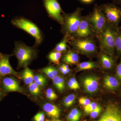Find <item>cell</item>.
I'll return each instance as SVG.
<instances>
[{"instance_id":"cell-41","label":"cell","mask_w":121,"mask_h":121,"mask_svg":"<svg viewBox=\"0 0 121 121\" xmlns=\"http://www.w3.org/2000/svg\"><path fill=\"white\" fill-rule=\"evenodd\" d=\"M63 66L64 68L65 69H69V67L68 65H66V64H63L62 65Z\"/></svg>"},{"instance_id":"cell-5","label":"cell","mask_w":121,"mask_h":121,"mask_svg":"<svg viewBox=\"0 0 121 121\" xmlns=\"http://www.w3.org/2000/svg\"><path fill=\"white\" fill-rule=\"evenodd\" d=\"M12 23L18 28L24 30L31 35L35 39L37 43L40 44L43 40L39 29L35 25L24 18H17L13 20Z\"/></svg>"},{"instance_id":"cell-2","label":"cell","mask_w":121,"mask_h":121,"mask_svg":"<svg viewBox=\"0 0 121 121\" xmlns=\"http://www.w3.org/2000/svg\"><path fill=\"white\" fill-rule=\"evenodd\" d=\"M86 17L93 33L98 36L102 32L108 23L105 16L99 6L95 4L92 12Z\"/></svg>"},{"instance_id":"cell-43","label":"cell","mask_w":121,"mask_h":121,"mask_svg":"<svg viewBox=\"0 0 121 121\" xmlns=\"http://www.w3.org/2000/svg\"><path fill=\"white\" fill-rule=\"evenodd\" d=\"M112 0L117 4H121V0Z\"/></svg>"},{"instance_id":"cell-23","label":"cell","mask_w":121,"mask_h":121,"mask_svg":"<svg viewBox=\"0 0 121 121\" xmlns=\"http://www.w3.org/2000/svg\"><path fill=\"white\" fill-rule=\"evenodd\" d=\"M62 56L61 52L54 51L49 54L48 58L51 62L56 65H58L60 63V59Z\"/></svg>"},{"instance_id":"cell-27","label":"cell","mask_w":121,"mask_h":121,"mask_svg":"<svg viewBox=\"0 0 121 121\" xmlns=\"http://www.w3.org/2000/svg\"><path fill=\"white\" fill-rule=\"evenodd\" d=\"M33 80L39 86H43L47 82L46 78L40 74H37L34 75Z\"/></svg>"},{"instance_id":"cell-4","label":"cell","mask_w":121,"mask_h":121,"mask_svg":"<svg viewBox=\"0 0 121 121\" xmlns=\"http://www.w3.org/2000/svg\"><path fill=\"white\" fill-rule=\"evenodd\" d=\"M70 43L74 49L78 52L86 55H92L97 51L95 41L89 37L83 39L72 38L69 39Z\"/></svg>"},{"instance_id":"cell-13","label":"cell","mask_w":121,"mask_h":121,"mask_svg":"<svg viewBox=\"0 0 121 121\" xmlns=\"http://www.w3.org/2000/svg\"><path fill=\"white\" fill-rule=\"evenodd\" d=\"M16 73V72L10 65L9 56H0V77Z\"/></svg>"},{"instance_id":"cell-40","label":"cell","mask_w":121,"mask_h":121,"mask_svg":"<svg viewBox=\"0 0 121 121\" xmlns=\"http://www.w3.org/2000/svg\"><path fill=\"white\" fill-rule=\"evenodd\" d=\"M64 70H65V69H64L63 67V66L62 65L60 68V71L61 73H62L64 71Z\"/></svg>"},{"instance_id":"cell-26","label":"cell","mask_w":121,"mask_h":121,"mask_svg":"<svg viewBox=\"0 0 121 121\" xmlns=\"http://www.w3.org/2000/svg\"><path fill=\"white\" fill-rule=\"evenodd\" d=\"M76 98V95L74 94H71L68 95L64 99V105L67 107L71 106L74 103Z\"/></svg>"},{"instance_id":"cell-22","label":"cell","mask_w":121,"mask_h":121,"mask_svg":"<svg viewBox=\"0 0 121 121\" xmlns=\"http://www.w3.org/2000/svg\"><path fill=\"white\" fill-rule=\"evenodd\" d=\"M82 115L80 110L76 108H74L71 111L68 116V119L69 121H79Z\"/></svg>"},{"instance_id":"cell-39","label":"cell","mask_w":121,"mask_h":121,"mask_svg":"<svg viewBox=\"0 0 121 121\" xmlns=\"http://www.w3.org/2000/svg\"><path fill=\"white\" fill-rule=\"evenodd\" d=\"M4 93L2 90L0 88V101L2 99V97L4 96Z\"/></svg>"},{"instance_id":"cell-28","label":"cell","mask_w":121,"mask_h":121,"mask_svg":"<svg viewBox=\"0 0 121 121\" xmlns=\"http://www.w3.org/2000/svg\"><path fill=\"white\" fill-rule=\"evenodd\" d=\"M29 89L30 93L35 95H37L39 94L40 91L39 87L35 82H33L29 84Z\"/></svg>"},{"instance_id":"cell-21","label":"cell","mask_w":121,"mask_h":121,"mask_svg":"<svg viewBox=\"0 0 121 121\" xmlns=\"http://www.w3.org/2000/svg\"><path fill=\"white\" fill-rule=\"evenodd\" d=\"M97 65L95 63L92 62H84L78 64L77 68L79 70H84L94 69L97 67Z\"/></svg>"},{"instance_id":"cell-3","label":"cell","mask_w":121,"mask_h":121,"mask_svg":"<svg viewBox=\"0 0 121 121\" xmlns=\"http://www.w3.org/2000/svg\"><path fill=\"white\" fill-rule=\"evenodd\" d=\"M115 32L116 31L107 23L102 32L97 36L102 50L108 53H113L115 48Z\"/></svg>"},{"instance_id":"cell-10","label":"cell","mask_w":121,"mask_h":121,"mask_svg":"<svg viewBox=\"0 0 121 121\" xmlns=\"http://www.w3.org/2000/svg\"><path fill=\"white\" fill-rule=\"evenodd\" d=\"M93 33L87 17L86 16L82 17L77 31L73 38L75 39L87 38L93 35Z\"/></svg>"},{"instance_id":"cell-11","label":"cell","mask_w":121,"mask_h":121,"mask_svg":"<svg viewBox=\"0 0 121 121\" xmlns=\"http://www.w3.org/2000/svg\"><path fill=\"white\" fill-rule=\"evenodd\" d=\"M4 90L7 92H21L22 89L17 81L12 77H5L2 82Z\"/></svg>"},{"instance_id":"cell-19","label":"cell","mask_w":121,"mask_h":121,"mask_svg":"<svg viewBox=\"0 0 121 121\" xmlns=\"http://www.w3.org/2000/svg\"><path fill=\"white\" fill-rule=\"evenodd\" d=\"M22 76L24 82L27 85L33 82V75L32 71L28 68H26L23 72Z\"/></svg>"},{"instance_id":"cell-33","label":"cell","mask_w":121,"mask_h":121,"mask_svg":"<svg viewBox=\"0 0 121 121\" xmlns=\"http://www.w3.org/2000/svg\"><path fill=\"white\" fill-rule=\"evenodd\" d=\"M45 115L43 112H39L34 117V119L35 121H44Z\"/></svg>"},{"instance_id":"cell-35","label":"cell","mask_w":121,"mask_h":121,"mask_svg":"<svg viewBox=\"0 0 121 121\" xmlns=\"http://www.w3.org/2000/svg\"><path fill=\"white\" fill-rule=\"evenodd\" d=\"M68 85L69 88L72 89V90H76L78 89V88L70 80H69L68 81Z\"/></svg>"},{"instance_id":"cell-30","label":"cell","mask_w":121,"mask_h":121,"mask_svg":"<svg viewBox=\"0 0 121 121\" xmlns=\"http://www.w3.org/2000/svg\"><path fill=\"white\" fill-rule=\"evenodd\" d=\"M98 105V104L96 103L91 102L87 105L84 106V112L86 114H90L97 107Z\"/></svg>"},{"instance_id":"cell-34","label":"cell","mask_w":121,"mask_h":121,"mask_svg":"<svg viewBox=\"0 0 121 121\" xmlns=\"http://www.w3.org/2000/svg\"><path fill=\"white\" fill-rule=\"evenodd\" d=\"M117 74L118 78L121 80V60L117 66Z\"/></svg>"},{"instance_id":"cell-17","label":"cell","mask_w":121,"mask_h":121,"mask_svg":"<svg viewBox=\"0 0 121 121\" xmlns=\"http://www.w3.org/2000/svg\"><path fill=\"white\" fill-rule=\"evenodd\" d=\"M99 59L102 66L104 69H110L113 67L114 61L113 59L106 54L102 53L99 56Z\"/></svg>"},{"instance_id":"cell-20","label":"cell","mask_w":121,"mask_h":121,"mask_svg":"<svg viewBox=\"0 0 121 121\" xmlns=\"http://www.w3.org/2000/svg\"><path fill=\"white\" fill-rule=\"evenodd\" d=\"M41 71L52 79L58 75V70L52 66L44 68L41 70Z\"/></svg>"},{"instance_id":"cell-29","label":"cell","mask_w":121,"mask_h":121,"mask_svg":"<svg viewBox=\"0 0 121 121\" xmlns=\"http://www.w3.org/2000/svg\"><path fill=\"white\" fill-rule=\"evenodd\" d=\"M46 97L51 101H54L58 98V96L52 89H48L46 91Z\"/></svg>"},{"instance_id":"cell-24","label":"cell","mask_w":121,"mask_h":121,"mask_svg":"<svg viewBox=\"0 0 121 121\" xmlns=\"http://www.w3.org/2000/svg\"><path fill=\"white\" fill-rule=\"evenodd\" d=\"M115 44L117 52L121 54V29L116 31Z\"/></svg>"},{"instance_id":"cell-25","label":"cell","mask_w":121,"mask_h":121,"mask_svg":"<svg viewBox=\"0 0 121 121\" xmlns=\"http://www.w3.org/2000/svg\"><path fill=\"white\" fill-rule=\"evenodd\" d=\"M68 39L66 37L62 41L56 45L55 48L56 51L62 52L66 51L67 48V43Z\"/></svg>"},{"instance_id":"cell-38","label":"cell","mask_w":121,"mask_h":121,"mask_svg":"<svg viewBox=\"0 0 121 121\" xmlns=\"http://www.w3.org/2000/svg\"><path fill=\"white\" fill-rule=\"evenodd\" d=\"M70 71V69H65L64 71L63 72V73H62L64 75L68 73H69V72Z\"/></svg>"},{"instance_id":"cell-42","label":"cell","mask_w":121,"mask_h":121,"mask_svg":"<svg viewBox=\"0 0 121 121\" xmlns=\"http://www.w3.org/2000/svg\"><path fill=\"white\" fill-rule=\"evenodd\" d=\"M48 121H61V120H59L58 119H54V118H52V119H50V120H48Z\"/></svg>"},{"instance_id":"cell-12","label":"cell","mask_w":121,"mask_h":121,"mask_svg":"<svg viewBox=\"0 0 121 121\" xmlns=\"http://www.w3.org/2000/svg\"><path fill=\"white\" fill-rule=\"evenodd\" d=\"M82 83L85 91L87 93H93L98 89L99 82L98 78L93 76H86L83 79Z\"/></svg>"},{"instance_id":"cell-7","label":"cell","mask_w":121,"mask_h":121,"mask_svg":"<svg viewBox=\"0 0 121 121\" xmlns=\"http://www.w3.org/2000/svg\"><path fill=\"white\" fill-rule=\"evenodd\" d=\"M105 16L107 22L118 23L121 20V8L113 4H106L99 6Z\"/></svg>"},{"instance_id":"cell-16","label":"cell","mask_w":121,"mask_h":121,"mask_svg":"<svg viewBox=\"0 0 121 121\" xmlns=\"http://www.w3.org/2000/svg\"><path fill=\"white\" fill-rule=\"evenodd\" d=\"M79 58L76 52L69 51L64 55L63 60L67 64L75 65L77 64L79 61Z\"/></svg>"},{"instance_id":"cell-18","label":"cell","mask_w":121,"mask_h":121,"mask_svg":"<svg viewBox=\"0 0 121 121\" xmlns=\"http://www.w3.org/2000/svg\"><path fill=\"white\" fill-rule=\"evenodd\" d=\"M52 79L54 86L57 90L60 92H62L65 89V80L64 78L57 75Z\"/></svg>"},{"instance_id":"cell-8","label":"cell","mask_w":121,"mask_h":121,"mask_svg":"<svg viewBox=\"0 0 121 121\" xmlns=\"http://www.w3.org/2000/svg\"><path fill=\"white\" fill-rule=\"evenodd\" d=\"M44 5L48 13L51 17L60 24L63 23V16L62 9L57 0H44Z\"/></svg>"},{"instance_id":"cell-36","label":"cell","mask_w":121,"mask_h":121,"mask_svg":"<svg viewBox=\"0 0 121 121\" xmlns=\"http://www.w3.org/2000/svg\"><path fill=\"white\" fill-rule=\"evenodd\" d=\"M70 80L78 88V89H79L80 88V86H79L78 83V82L77 80H76V79L75 78H71Z\"/></svg>"},{"instance_id":"cell-1","label":"cell","mask_w":121,"mask_h":121,"mask_svg":"<svg viewBox=\"0 0 121 121\" xmlns=\"http://www.w3.org/2000/svg\"><path fill=\"white\" fill-rule=\"evenodd\" d=\"M83 10L82 8H78L73 12L63 16V31L68 40L73 38L77 31L82 17Z\"/></svg>"},{"instance_id":"cell-6","label":"cell","mask_w":121,"mask_h":121,"mask_svg":"<svg viewBox=\"0 0 121 121\" xmlns=\"http://www.w3.org/2000/svg\"><path fill=\"white\" fill-rule=\"evenodd\" d=\"M15 54L20 66H26L32 59L35 54V51L23 44H16Z\"/></svg>"},{"instance_id":"cell-31","label":"cell","mask_w":121,"mask_h":121,"mask_svg":"<svg viewBox=\"0 0 121 121\" xmlns=\"http://www.w3.org/2000/svg\"><path fill=\"white\" fill-rule=\"evenodd\" d=\"M101 107L99 105H98L97 107L90 113V116L92 118H95L97 117L101 112Z\"/></svg>"},{"instance_id":"cell-37","label":"cell","mask_w":121,"mask_h":121,"mask_svg":"<svg viewBox=\"0 0 121 121\" xmlns=\"http://www.w3.org/2000/svg\"><path fill=\"white\" fill-rule=\"evenodd\" d=\"M80 0L82 2L86 4H90L93 2L94 0Z\"/></svg>"},{"instance_id":"cell-14","label":"cell","mask_w":121,"mask_h":121,"mask_svg":"<svg viewBox=\"0 0 121 121\" xmlns=\"http://www.w3.org/2000/svg\"><path fill=\"white\" fill-rule=\"evenodd\" d=\"M44 110L48 115L54 119H58L60 117V110L58 106L49 103H45L43 106Z\"/></svg>"},{"instance_id":"cell-15","label":"cell","mask_w":121,"mask_h":121,"mask_svg":"<svg viewBox=\"0 0 121 121\" xmlns=\"http://www.w3.org/2000/svg\"><path fill=\"white\" fill-rule=\"evenodd\" d=\"M104 86L107 89L114 90L119 87L120 83L116 78L111 76H105L103 81Z\"/></svg>"},{"instance_id":"cell-32","label":"cell","mask_w":121,"mask_h":121,"mask_svg":"<svg viewBox=\"0 0 121 121\" xmlns=\"http://www.w3.org/2000/svg\"><path fill=\"white\" fill-rule=\"evenodd\" d=\"M79 102L80 105L84 106L90 104L91 102L90 100L89 99L85 97L80 98L79 99Z\"/></svg>"},{"instance_id":"cell-9","label":"cell","mask_w":121,"mask_h":121,"mask_svg":"<svg viewBox=\"0 0 121 121\" xmlns=\"http://www.w3.org/2000/svg\"><path fill=\"white\" fill-rule=\"evenodd\" d=\"M96 121H121V109L115 104H108Z\"/></svg>"}]
</instances>
